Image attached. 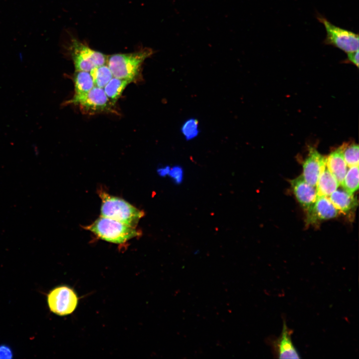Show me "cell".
Segmentation results:
<instances>
[{"label": "cell", "instance_id": "6da1fadb", "mask_svg": "<svg viewBox=\"0 0 359 359\" xmlns=\"http://www.w3.org/2000/svg\"><path fill=\"white\" fill-rule=\"evenodd\" d=\"M154 53L152 48L146 47L132 53L114 54L107 56L106 64L114 77L134 82L139 76L145 60Z\"/></svg>", "mask_w": 359, "mask_h": 359}, {"label": "cell", "instance_id": "7a4b0ae2", "mask_svg": "<svg viewBox=\"0 0 359 359\" xmlns=\"http://www.w3.org/2000/svg\"><path fill=\"white\" fill-rule=\"evenodd\" d=\"M101 199V216L109 218L131 226L136 227L144 212L125 200L103 191H99Z\"/></svg>", "mask_w": 359, "mask_h": 359}, {"label": "cell", "instance_id": "3957f363", "mask_svg": "<svg viewBox=\"0 0 359 359\" xmlns=\"http://www.w3.org/2000/svg\"><path fill=\"white\" fill-rule=\"evenodd\" d=\"M84 228L101 239L115 244L124 243L141 234L135 227L101 216Z\"/></svg>", "mask_w": 359, "mask_h": 359}, {"label": "cell", "instance_id": "277c9868", "mask_svg": "<svg viewBox=\"0 0 359 359\" xmlns=\"http://www.w3.org/2000/svg\"><path fill=\"white\" fill-rule=\"evenodd\" d=\"M65 104L77 106L81 113L89 115L101 113L117 114L115 104L107 96L103 88L96 86L85 94L73 96Z\"/></svg>", "mask_w": 359, "mask_h": 359}, {"label": "cell", "instance_id": "5b68a950", "mask_svg": "<svg viewBox=\"0 0 359 359\" xmlns=\"http://www.w3.org/2000/svg\"><path fill=\"white\" fill-rule=\"evenodd\" d=\"M68 50L75 71L90 72L95 67L106 64L107 56L92 49L76 38H72Z\"/></svg>", "mask_w": 359, "mask_h": 359}, {"label": "cell", "instance_id": "8992f818", "mask_svg": "<svg viewBox=\"0 0 359 359\" xmlns=\"http://www.w3.org/2000/svg\"><path fill=\"white\" fill-rule=\"evenodd\" d=\"M317 18L326 31L324 44L332 45L347 53L359 50L358 34L334 25L322 15L318 14Z\"/></svg>", "mask_w": 359, "mask_h": 359}, {"label": "cell", "instance_id": "52a82bcc", "mask_svg": "<svg viewBox=\"0 0 359 359\" xmlns=\"http://www.w3.org/2000/svg\"><path fill=\"white\" fill-rule=\"evenodd\" d=\"M78 298L75 291L66 286L54 288L47 295V303L50 310L59 316H66L76 309Z\"/></svg>", "mask_w": 359, "mask_h": 359}, {"label": "cell", "instance_id": "ba28073f", "mask_svg": "<svg viewBox=\"0 0 359 359\" xmlns=\"http://www.w3.org/2000/svg\"><path fill=\"white\" fill-rule=\"evenodd\" d=\"M293 331L284 321L282 332L278 338L269 339L272 351L279 359H299L300 355L293 344Z\"/></svg>", "mask_w": 359, "mask_h": 359}, {"label": "cell", "instance_id": "9c48e42d", "mask_svg": "<svg viewBox=\"0 0 359 359\" xmlns=\"http://www.w3.org/2000/svg\"><path fill=\"white\" fill-rule=\"evenodd\" d=\"M327 157L313 147H310L307 158L303 162V177L310 184L316 186L322 171L326 167Z\"/></svg>", "mask_w": 359, "mask_h": 359}, {"label": "cell", "instance_id": "30bf717a", "mask_svg": "<svg viewBox=\"0 0 359 359\" xmlns=\"http://www.w3.org/2000/svg\"><path fill=\"white\" fill-rule=\"evenodd\" d=\"M339 212L328 196H318L314 204L307 210V223H315L319 221L335 218Z\"/></svg>", "mask_w": 359, "mask_h": 359}, {"label": "cell", "instance_id": "8fae6325", "mask_svg": "<svg viewBox=\"0 0 359 359\" xmlns=\"http://www.w3.org/2000/svg\"><path fill=\"white\" fill-rule=\"evenodd\" d=\"M290 182L296 199L302 206L307 210L318 197L316 186L308 183L302 175L291 180Z\"/></svg>", "mask_w": 359, "mask_h": 359}, {"label": "cell", "instance_id": "7c38bea8", "mask_svg": "<svg viewBox=\"0 0 359 359\" xmlns=\"http://www.w3.org/2000/svg\"><path fill=\"white\" fill-rule=\"evenodd\" d=\"M326 167L340 185L348 170L341 147L331 153L327 157Z\"/></svg>", "mask_w": 359, "mask_h": 359}, {"label": "cell", "instance_id": "4fadbf2b", "mask_svg": "<svg viewBox=\"0 0 359 359\" xmlns=\"http://www.w3.org/2000/svg\"><path fill=\"white\" fill-rule=\"evenodd\" d=\"M329 198L339 212L347 213L358 205V200L354 194H351L344 189H337L330 195Z\"/></svg>", "mask_w": 359, "mask_h": 359}, {"label": "cell", "instance_id": "5bb4252c", "mask_svg": "<svg viewBox=\"0 0 359 359\" xmlns=\"http://www.w3.org/2000/svg\"><path fill=\"white\" fill-rule=\"evenodd\" d=\"M340 185L327 167L322 171L316 185L317 195L330 196Z\"/></svg>", "mask_w": 359, "mask_h": 359}, {"label": "cell", "instance_id": "9a60e30c", "mask_svg": "<svg viewBox=\"0 0 359 359\" xmlns=\"http://www.w3.org/2000/svg\"><path fill=\"white\" fill-rule=\"evenodd\" d=\"M72 80L74 85V96L85 94L95 86L92 77L88 71H75Z\"/></svg>", "mask_w": 359, "mask_h": 359}, {"label": "cell", "instance_id": "2e32d148", "mask_svg": "<svg viewBox=\"0 0 359 359\" xmlns=\"http://www.w3.org/2000/svg\"><path fill=\"white\" fill-rule=\"evenodd\" d=\"M132 82L129 79L113 77L103 89L109 99L116 104L126 87Z\"/></svg>", "mask_w": 359, "mask_h": 359}, {"label": "cell", "instance_id": "e0dca14e", "mask_svg": "<svg viewBox=\"0 0 359 359\" xmlns=\"http://www.w3.org/2000/svg\"><path fill=\"white\" fill-rule=\"evenodd\" d=\"M94 86L104 88L106 85L114 77L108 65H104L94 67L90 71Z\"/></svg>", "mask_w": 359, "mask_h": 359}, {"label": "cell", "instance_id": "ac0fdd59", "mask_svg": "<svg viewBox=\"0 0 359 359\" xmlns=\"http://www.w3.org/2000/svg\"><path fill=\"white\" fill-rule=\"evenodd\" d=\"M359 166L349 167L341 184L343 188L354 194L359 188Z\"/></svg>", "mask_w": 359, "mask_h": 359}, {"label": "cell", "instance_id": "d6986e66", "mask_svg": "<svg viewBox=\"0 0 359 359\" xmlns=\"http://www.w3.org/2000/svg\"><path fill=\"white\" fill-rule=\"evenodd\" d=\"M341 147L347 166L351 167L359 166V148L358 145L355 143L344 144Z\"/></svg>", "mask_w": 359, "mask_h": 359}, {"label": "cell", "instance_id": "ffe728a7", "mask_svg": "<svg viewBox=\"0 0 359 359\" xmlns=\"http://www.w3.org/2000/svg\"><path fill=\"white\" fill-rule=\"evenodd\" d=\"M181 132L187 141L195 138L199 133L198 121L194 118L187 119L182 124Z\"/></svg>", "mask_w": 359, "mask_h": 359}, {"label": "cell", "instance_id": "44dd1931", "mask_svg": "<svg viewBox=\"0 0 359 359\" xmlns=\"http://www.w3.org/2000/svg\"><path fill=\"white\" fill-rule=\"evenodd\" d=\"M168 175L175 183L180 184L183 180V170L180 166H175L171 168Z\"/></svg>", "mask_w": 359, "mask_h": 359}, {"label": "cell", "instance_id": "7402d4cb", "mask_svg": "<svg viewBox=\"0 0 359 359\" xmlns=\"http://www.w3.org/2000/svg\"><path fill=\"white\" fill-rule=\"evenodd\" d=\"M12 357L13 353L9 347L5 345L0 346V359H10Z\"/></svg>", "mask_w": 359, "mask_h": 359}, {"label": "cell", "instance_id": "603a6c76", "mask_svg": "<svg viewBox=\"0 0 359 359\" xmlns=\"http://www.w3.org/2000/svg\"><path fill=\"white\" fill-rule=\"evenodd\" d=\"M347 61L351 62L359 67V50L356 51L348 53Z\"/></svg>", "mask_w": 359, "mask_h": 359}, {"label": "cell", "instance_id": "cb8c5ba5", "mask_svg": "<svg viewBox=\"0 0 359 359\" xmlns=\"http://www.w3.org/2000/svg\"><path fill=\"white\" fill-rule=\"evenodd\" d=\"M171 167L169 166L161 168L158 170V172L161 176H166L168 175Z\"/></svg>", "mask_w": 359, "mask_h": 359}]
</instances>
